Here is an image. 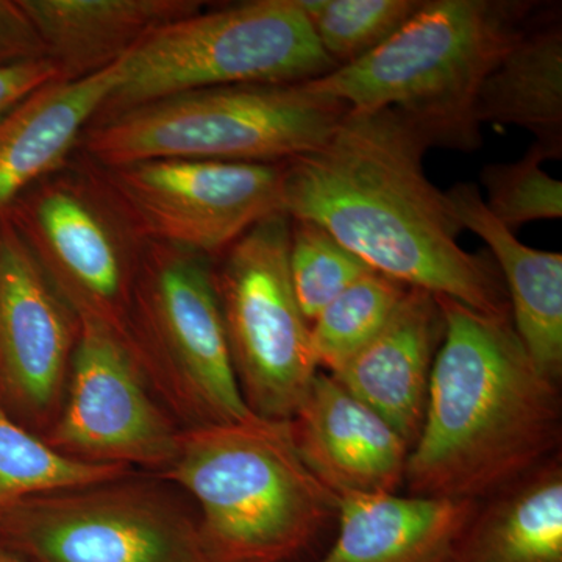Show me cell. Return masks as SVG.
Here are the masks:
<instances>
[{
  "label": "cell",
  "mask_w": 562,
  "mask_h": 562,
  "mask_svg": "<svg viewBox=\"0 0 562 562\" xmlns=\"http://www.w3.org/2000/svg\"><path fill=\"white\" fill-rule=\"evenodd\" d=\"M428 149L397 111L349 110L324 144L281 165V209L321 225L405 286L512 316L492 257L460 246L462 227L446 192L425 173Z\"/></svg>",
  "instance_id": "obj_1"
},
{
  "label": "cell",
  "mask_w": 562,
  "mask_h": 562,
  "mask_svg": "<svg viewBox=\"0 0 562 562\" xmlns=\"http://www.w3.org/2000/svg\"><path fill=\"white\" fill-rule=\"evenodd\" d=\"M436 302L442 339L405 483L412 495L480 502L557 452L560 395L532 364L512 316H487L443 295Z\"/></svg>",
  "instance_id": "obj_2"
},
{
  "label": "cell",
  "mask_w": 562,
  "mask_h": 562,
  "mask_svg": "<svg viewBox=\"0 0 562 562\" xmlns=\"http://www.w3.org/2000/svg\"><path fill=\"white\" fill-rule=\"evenodd\" d=\"M158 476L194 506L209 562H292L338 512V495L306 468L288 422L181 428Z\"/></svg>",
  "instance_id": "obj_3"
},
{
  "label": "cell",
  "mask_w": 562,
  "mask_h": 562,
  "mask_svg": "<svg viewBox=\"0 0 562 562\" xmlns=\"http://www.w3.org/2000/svg\"><path fill=\"white\" fill-rule=\"evenodd\" d=\"M538 10L524 0H422L382 46L306 83L349 110L397 111L430 147L479 149L476 94Z\"/></svg>",
  "instance_id": "obj_4"
},
{
  "label": "cell",
  "mask_w": 562,
  "mask_h": 562,
  "mask_svg": "<svg viewBox=\"0 0 562 562\" xmlns=\"http://www.w3.org/2000/svg\"><path fill=\"white\" fill-rule=\"evenodd\" d=\"M347 111L306 81L232 85L91 122L79 146L99 168L157 158L283 165L324 144Z\"/></svg>",
  "instance_id": "obj_5"
},
{
  "label": "cell",
  "mask_w": 562,
  "mask_h": 562,
  "mask_svg": "<svg viewBox=\"0 0 562 562\" xmlns=\"http://www.w3.org/2000/svg\"><path fill=\"white\" fill-rule=\"evenodd\" d=\"M336 69L297 0H254L192 14L150 33L121 60L92 122L184 92L302 83Z\"/></svg>",
  "instance_id": "obj_6"
},
{
  "label": "cell",
  "mask_w": 562,
  "mask_h": 562,
  "mask_svg": "<svg viewBox=\"0 0 562 562\" xmlns=\"http://www.w3.org/2000/svg\"><path fill=\"white\" fill-rule=\"evenodd\" d=\"M127 336L151 391L181 428L257 417L233 371L209 258L144 244Z\"/></svg>",
  "instance_id": "obj_7"
},
{
  "label": "cell",
  "mask_w": 562,
  "mask_h": 562,
  "mask_svg": "<svg viewBox=\"0 0 562 562\" xmlns=\"http://www.w3.org/2000/svg\"><path fill=\"white\" fill-rule=\"evenodd\" d=\"M0 542L29 562H209L187 495L138 471L10 506Z\"/></svg>",
  "instance_id": "obj_8"
},
{
  "label": "cell",
  "mask_w": 562,
  "mask_h": 562,
  "mask_svg": "<svg viewBox=\"0 0 562 562\" xmlns=\"http://www.w3.org/2000/svg\"><path fill=\"white\" fill-rule=\"evenodd\" d=\"M288 214L250 228L213 261V286L233 371L247 408L260 419L290 422L319 372L312 325L290 276Z\"/></svg>",
  "instance_id": "obj_9"
},
{
  "label": "cell",
  "mask_w": 562,
  "mask_h": 562,
  "mask_svg": "<svg viewBox=\"0 0 562 562\" xmlns=\"http://www.w3.org/2000/svg\"><path fill=\"white\" fill-rule=\"evenodd\" d=\"M47 279L79 321L128 346V314L144 243L94 166H65L7 214Z\"/></svg>",
  "instance_id": "obj_10"
},
{
  "label": "cell",
  "mask_w": 562,
  "mask_h": 562,
  "mask_svg": "<svg viewBox=\"0 0 562 562\" xmlns=\"http://www.w3.org/2000/svg\"><path fill=\"white\" fill-rule=\"evenodd\" d=\"M94 168L144 243L211 261L255 225L283 213L281 165L157 158Z\"/></svg>",
  "instance_id": "obj_11"
},
{
  "label": "cell",
  "mask_w": 562,
  "mask_h": 562,
  "mask_svg": "<svg viewBox=\"0 0 562 562\" xmlns=\"http://www.w3.org/2000/svg\"><path fill=\"white\" fill-rule=\"evenodd\" d=\"M180 435L127 342L80 321L68 386L46 442L74 460L158 475L176 457Z\"/></svg>",
  "instance_id": "obj_12"
},
{
  "label": "cell",
  "mask_w": 562,
  "mask_h": 562,
  "mask_svg": "<svg viewBox=\"0 0 562 562\" xmlns=\"http://www.w3.org/2000/svg\"><path fill=\"white\" fill-rule=\"evenodd\" d=\"M79 335L77 314L0 217V403L43 438L60 413Z\"/></svg>",
  "instance_id": "obj_13"
},
{
  "label": "cell",
  "mask_w": 562,
  "mask_h": 562,
  "mask_svg": "<svg viewBox=\"0 0 562 562\" xmlns=\"http://www.w3.org/2000/svg\"><path fill=\"white\" fill-rule=\"evenodd\" d=\"M288 424L302 461L333 494L395 492L405 483L409 443L330 373H316Z\"/></svg>",
  "instance_id": "obj_14"
},
{
  "label": "cell",
  "mask_w": 562,
  "mask_h": 562,
  "mask_svg": "<svg viewBox=\"0 0 562 562\" xmlns=\"http://www.w3.org/2000/svg\"><path fill=\"white\" fill-rule=\"evenodd\" d=\"M442 331L435 295L409 288L383 330L330 373L344 390L380 414L412 449L424 422Z\"/></svg>",
  "instance_id": "obj_15"
},
{
  "label": "cell",
  "mask_w": 562,
  "mask_h": 562,
  "mask_svg": "<svg viewBox=\"0 0 562 562\" xmlns=\"http://www.w3.org/2000/svg\"><path fill=\"white\" fill-rule=\"evenodd\" d=\"M121 61L79 80H55L0 120V217L68 166L81 135L120 80Z\"/></svg>",
  "instance_id": "obj_16"
},
{
  "label": "cell",
  "mask_w": 562,
  "mask_h": 562,
  "mask_svg": "<svg viewBox=\"0 0 562 562\" xmlns=\"http://www.w3.org/2000/svg\"><path fill=\"white\" fill-rule=\"evenodd\" d=\"M462 231L487 244L509 299L514 330L532 364L550 382L562 373V254L532 249L495 220L473 183H457L446 192Z\"/></svg>",
  "instance_id": "obj_17"
},
{
  "label": "cell",
  "mask_w": 562,
  "mask_h": 562,
  "mask_svg": "<svg viewBox=\"0 0 562 562\" xmlns=\"http://www.w3.org/2000/svg\"><path fill=\"white\" fill-rule=\"evenodd\" d=\"M479 508V502L394 492L338 495V536L316 562H449Z\"/></svg>",
  "instance_id": "obj_18"
},
{
  "label": "cell",
  "mask_w": 562,
  "mask_h": 562,
  "mask_svg": "<svg viewBox=\"0 0 562 562\" xmlns=\"http://www.w3.org/2000/svg\"><path fill=\"white\" fill-rule=\"evenodd\" d=\"M61 80L116 65L165 25L192 16L198 0H20Z\"/></svg>",
  "instance_id": "obj_19"
},
{
  "label": "cell",
  "mask_w": 562,
  "mask_h": 562,
  "mask_svg": "<svg viewBox=\"0 0 562 562\" xmlns=\"http://www.w3.org/2000/svg\"><path fill=\"white\" fill-rule=\"evenodd\" d=\"M476 124L516 125L535 143L562 155V27L560 18L536 20L484 77Z\"/></svg>",
  "instance_id": "obj_20"
},
{
  "label": "cell",
  "mask_w": 562,
  "mask_h": 562,
  "mask_svg": "<svg viewBox=\"0 0 562 562\" xmlns=\"http://www.w3.org/2000/svg\"><path fill=\"white\" fill-rule=\"evenodd\" d=\"M449 562H562V469L550 460L479 508Z\"/></svg>",
  "instance_id": "obj_21"
},
{
  "label": "cell",
  "mask_w": 562,
  "mask_h": 562,
  "mask_svg": "<svg viewBox=\"0 0 562 562\" xmlns=\"http://www.w3.org/2000/svg\"><path fill=\"white\" fill-rule=\"evenodd\" d=\"M131 472L135 471L58 452L0 403V513L27 498L110 482Z\"/></svg>",
  "instance_id": "obj_22"
},
{
  "label": "cell",
  "mask_w": 562,
  "mask_h": 562,
  "mask_svg": "<svg viewBox=\"0 0 562 562\" xmlns=\"http://www.w3.org/2000/svg\"><path fill=\"white\" fill-rule=\"evenodd\" d=\"M409 288L369 271L333 299L312 322L317 368L335 373L383 330Z\"/></svg>",
  "instance_id": "obj_23"
},
{
  "label": "cell",
  "mask_w": 562,
  "mask_h": 562,
  "mask_svg": "<svg viewBox=\"0 0 562 562\" xmlns=\"http://www.w3.org/2000/svg\"><path fill=\"white\" fill-rule=\"evenodd\" d=\"M336 68L351 65L390 40L422 0H297Z\"/></svg>",
  "instance_id": "obj_24"
},
{
  "label": "cell",
  "mask_w": 562,
  "mask_h": 562,
  "mask_svg": "<svg viewBox=\"0 0 562 562\" xmlns=\"http://www.w3.org/2000/svg\"><path fill=\"white\" fill-rule=\"evenodd\" d=\"M290 221L288 262L292 288L303 316L312 325L333 299L373 269L321 225Z\"/></svg>",
  "instance_id": "obj_25"
},
{
  "label": "cell",
  "mask_w": 562,
  "mask_h": 562,
  "mask_svg": "<svg viewBox=\"0 0 562 562\" xmlns=\"http://www.w3.org/2000/svg\"><path fill=\"white\" fill-rule=\"evenodd\" d=\"M547 160L557 157L535 143L520 160L487 165L480 172L484 205L509 231L530 222L561 220L562 183L543 171Z\"/></svg>",
  "instance_id": "obj_26"
},
{
  "label": "cell",
  "mask_w": 562,
  "mask_h": 562,
  "mask_svg": "<svg viewBox=\"0 0 562 562\" xmlns=\"http://www.w3.org/2000/svg\"><path fill=\"white\" fill-rule=\"evenodd\" d=\"M47 58L40 32L20 0H0V68Z\"/></svg>",
  "instance_id": "obj_27"
},
{
  "label": "cell",
  "mask_w": 562,
  "mask_h": 562,
  "mask_svg": "<svg viewBox=\"0 0 562 562\" xmlns=\"http://www.w3.org/2000/svg\"><path fill=\"white\" fill-rule=\"evenodd\" d=\"M55 80H61V76L50 58L0 68V120L33 92Z\"/></svg>",
  "instance_id": "obj_28"
},
{
  "label": "cell",
  "mask_w": 562,
  "mask_h": 562,
  "mask_svg": "<svg viewBox=\"0 0 562 562\" xmlns=\"http://www.w3.org/2000/svg\"><path fill=\"white\" fill-rule=\"evenodd\" d=\"M0 562H29L25 558H22L20 553L9 549L0 542Z\"/></svg>",
  "instance_id": "obj_29"
}]
</instances>
